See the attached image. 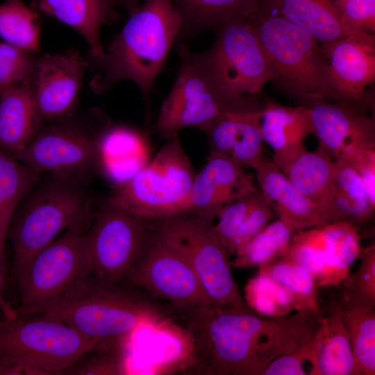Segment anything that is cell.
Instances as JSON below:
<instances>
[{
	"label": "cell",
	"mask_w": 375,
	"mask_h": 375,
	"mask_svg": "<svg viewBox=\"0 0 375 375\" xmlns=\"http://www.w3.org/2000/svg\"><path fill=\"white\" fill-rule=\"evenodd\" d=\"M317 314L266 317L214 304L185 312L190 364L201 374L263 375L312 333Z\"/></svg>",
	"instance_id": "cell-1"
},
{
	"label": "cell",
	"mask_w": 375,
	"mask_h": 375,
	"mask_svg": "<svg viewBox=\"0 0 375 375\" xmlns=\"http://www.w3.org/2000/svg\"><path fill=\"white\" fill-rule=\"evenodd\" d=\"M181 27L182 17L173 0H145L131 12L102 58L94 62L92 90L101 93L131 80L148 103Z\"/></svg>",
	"instance_id": "cell-2"
},
{
	"label": "cell",
	"mask_w": 375,
	"mask_h": 375,
	"mask_svg": "<svg viewBox=\"0 0 375 375\" xmlns=\"http://www.w3.org/2000/svg\"><path fill=\"white\" fill-rule=\"evenodd\" d=\"M136 289L87 274L40 315L60 320L97 344L128 339L141 326H161L169 318L166 308Z\"/></svg>",
	"instance_id": "cell-3"
},
{
	"label": "cell",
	"mask_w": 375,
	"mask_h": 375,
	"mask_svg": "<svg viewBox=\"0 0 375 375\" xmlns=\"http://www.w3.org/2000/svg\"><path fill=\"white\" fill-rule=\"evenodd\" d=\"M267 55L273 85L303 106L317 100L342 102L321 44L272 7L249 22Z\"/></svg>",
	"instance_id": "cell-4"
},
{
	"label": "cell",
	"mask_w": 375,
	"mask_h": 375,
	"mask_svg": "<svg viewBox=\"0 0 375 375\" xmlns=\"http://www.w3.org/2000/svg\"><path fill=\"white\" fill-rule=\"evenodd\" d=\"M56 176L37 189L34 186L13 215L8 238L12 246L15 276L67 228L92 222L95 211L84 189L72 177Z\"/></svg>",
	"instance_id": "cell-5"
},
{
	"label": "cell",
	"mask_w": 375,
	"mask_h": 375,
	"mask_svg": "<svg viewBox=\"0 0 375 375\" xmlns=\"http://www.w3.org/2000/svg\"><path fill=\"white\" fill-rule=\"evenodd\" d=\"M97 345L54 317L19 315L0 319V363L27 375H60Z\"/></svg>",
	"instance_id": "cell-6"
},
{
	"label": "cell",
	"mask_w": 375,
	"mask_h": 375,
	"mask_svg": "<svg viewBox=\"0 0 375 375\" xmlns=\"http://www.w3.org/2000/svg\"><path fill=\"white\" fill-rule=\"evenodd\" d=\"M166 140L148 164L105 202L147 220L182 212L196 174L178 134Z\"/></svg>",
	"instance_id": "cell-7"
},
{
	"label": "cell",
	"mask_w": 375,
	"mask_h": 375,
	"mask_svg": "<svg viewBox=\"0 0 375 375\" xmlns=\"http://www.w3.org/2000/svg\"><path fill=\"white\" fill-rule=\"evenodd\" d=\"M178 54L176 78L161 105L155 125L156 132L165 139L185 127L204 131L221 113L245 97L234 99L228 95L208 49L194 53L181 44Z\"/></svg>",
	"instance_id": "cell-8"
},
{
	"label": "cell",
	"mask_w": 375,
	"mask_h": 375,
	"mask_svg": "<svg viewBox=\"0 0 375 375\" xmlns=\"http://www.w3.org/2000/svg\"><path fill=\"white\" fill-rule=\"evenodd\" d=\"M148 221L185 256L212 304L254 312L233 278L229 258L214 230L215 218L183 212Z\"/></svg>",
	"instance_id": "cell-9"
},
{
	"label": "cell",
	"mask_w": 375,
	"mask_h": 375,
	"mask_svg": "<svg viewBox=\"0 0 375 375\" xmlns=\"http://www.w3.org/2000/svg\"><path fill=\"white\" fill-rule=\"evenodd\" d=\"M90 224L67 228L16 276L22 315H40L79 278L90 274L83 234Z\"/></svg>",
	"instance_id": "cell-10"
},
{
	"label": "cell",
	"mask_w": 375,
	"mask_h": 375,
	"mask_svg": "<svg viewBox=\"0 0 375 375\" xmlns=\"http://www.w3.org/2000/svg\"><path fill=\"white\" fill-rule=\"evenodd\" d=\"M149 226L143 248L125 283L154 299L167 301L183 313L212 304L183 253L149 222Z\"/></svg>",
	"instance_id": "cell-11"
},
{
	"label": "cell",
	"mask_w": 375,
	"mask_h": 375,
	"mask_svg": "<svg viewBox=\"0 0 375 375\" xmlns=\"http://www.w3.org/2000/svg\"><path fill=\"white\" fill-rule=\"evenodd\" d=\"M149 228L148 220L103 201L83 234L89 273L106 283H125Z\"/></svg>",
	"instance_id": "cell-12"
},
{
	"label": "cell",
	"mask_w": 375,
	"mask_h": 375,
	"mask_svg": "<svg viewBox=\"0 0 375 375\" xmlns=\"http://www.w3.org/2000/svg\"><path fill=\"white\" fill-rule=\"evenodd\" d=\"M208 49L214 68L228 95L234 99L258 94L269 81L267 55L255 26L245 19L225 22L216 30Z\"/></svg>",
	"instance_id": "cell-13"
},
{
	"label": "cell",
	"mask_w": 375,
	"mask_h": 375,
	"mask_svg": "<svg viewBox=\"0 0 375 375\" xmlns=\"http://www.w3.org/2000/svg\"><path fill=\"white\" fill-rule=\"evenodd\" d=\"M360 229L335 222L297 231L285 257L307 268L319 288L338 287L358 259Z\"/></svg>",
	"instance_id": "cell-14"
},
{
	"label": "cell",
	"mask_w": 375,
	"mask_h": 375,
	"mask_svg": "<svg viewBox=\"0 0 375 375\" xmlns=\"http://www.w3.org/2000/svg\"><path fill=\"white\" fill-rule=\"evenodd\" d=\"M99 134L73 122L42 127L16 158L39 173L79 176L97 165Z\"/></svg>",
	"instance_id": "cell-15"
},
{
	"label": "cell",
	"mask_w": 375,
	"mask_h": 375,
	"mask_svg": "<svg viewBox=\"0 0 375 375\" xmlns=\"http://www.w3.org/2000/svg\"><path fill=\"white\" fill-rule=\"evenodd\" d=\"M302 106L308 112L312 134L334 160L349 162L375 149L372 106L317 100Z\"/></svg>",
	"instance_id": "cell-16"
},
{
	"label": "cell",
	"mask_w": 375,
	"mask_h": 375,
	"mask_svg": "<svg viewBox=\"0 0 375 375\" xmlns=\"http://www.w3.org/2000/svg\"><path fill=\"white\" fill-rule=\"evenodd\" d=\"M89 63L74 49L38 58L33 89L43 120H62L69 115Z\"/></svg>",
	"instance_id": "cell-17"
},
{
	"label": "cell",
	"mask_w": 375,
	"mask_h": 375,
	"mask_svg": "<svg viewBox=\"0 0 375 375\" xmlns=\"http://www.w3.org/2000/svg\"><path fill=\"white\" fill-rule=\"evenodd\" d=\"M342 102L372 106L367 88L375 80V36L365 31L321 44Z\"/></svg>",
	"instance_id": "cell-18"
},
{
	"label": "cell",
	"mask_w": 375,
	"mask_h": 375,
	"mask_svg": "<svg viewBox=\"0 0 375 375\" xmlns=\"http://www.w3.org/2000/svg\"><path fill=\"white\" fill-rule=\"evenodd\" d=\"M258 189L244 167L228 158L209 155L196 174L181 213L188 212L216 219L227 204Z\"/></svg>",
	"instance_id": "cell-19"
},
{
	"label": "cell",
	"mask_w": 375,
	"mask_h": 375,
	"mask_svg": "<svg viewBox=\"0 0 375 375\" xmlns=\"http://www.w3.org/2000/svg\"><path fill=\"white\" fill-rule=\"evenodd\" d=\"M246 97L221 113L203 131L208 135L210 154L230 158L241 166L254 169L264 157L258 110Z\"/></svg>",
	"instance_id": "cell-20"
},
{
	"label": "cell",
	"mask_w": 375,
	"mask_h": 375,
	"mask_svg": "<svg viewBox=\"0 0 375 375\" xmlns=\"http://www.w3.org/2000/svg\"><path fill=\"white\" fill-rule=\"evenodd\" d=\"M337 295L331 296L317 315L308 361L309 375H358Z\"/></svg>",
	"instance_id": "cell-21"
},
{
	"label": "cell",
	"mask_w": 375,
	"mask_h": 375,
	"mask_svg": "<svg viewBox=\"0 0 375 375\" xmlns=\"http://www.w3.org/2000/svg\"><path fill=\"white\" fill-rule=\"evenodd\" d=\"M253 169L258 188L269 201L276 217L295 232L328 222L272 160L264 156Z\"/></svg>",
	"instance_id": "cell-22"
},
{
	"label": "cell",
	"mask_w": 375,
	"mask_h": 375,
	"mask_svg": "<svg viewBox=\"0 0 375 375\" xmlns=\"http://www.w3.org/2000/svg\"><path fill=\"white\" fill-rule=\"evenodd\" d=\"M97 165L106 176L121 185L151 160L147 135L133 128L106 125L98 139Z\"/></svg>",
	"instance_id": "cell-23"
},
{
	"label": "cell",
	"mask_w": 375,
	"mask_h": 375,
	"mask_svg": "<svg viewBox=\"0 0 375 375\" xmlns=\"http://www.w3.org/2000/svg\"><path fill=\"white\" fill-rule=\"evenodd\" d=\"M258 124L264 143L273 151L272 160L281 167L306 149L305 141L312 128L306 108L267 102L258 110Z\"/></svg>",
	"instance_id": "cell-24"
},
{
	"label": "cell",
	"mask_w": 375,
	"mask_h": 375,
	"mask_svg": "<svg viewBox=\"0 0 375 375\" xmlns=\"http://www.w3.org/2000/svg\"><path fill=\"white\" fill-rule=\"evenodd\" d=\"M33 81L0 91V149L16 158L42 128Z\"/></svg>",
	"instance_id": "cell-25"
},
{
	"label": "cell",
	"mask_w": 375,
	"mask_h": 375,
	"mask_svg": "<svg viewBox=\"0 0 375 375\" xmlns=\"http://www.w3.org/2000/svg\"><path fill=\"white\" fill-rule=\"evenodd\" d=\"M274 217L269 201L258 189L225 206L215 219L214 230L230 258L235 256Z\"/></svg>",
	"instance_id": "cell-26"
},
{
	"label": "cell",
	"mask_w": 375,
	"mask_h": 375,
	"mask_svg": "<svg viewBox=\"0 0 375 375\" xmlns=\"http://www.w3.org/2000/svg\"><path fill=\"white\" fill-rule=\"evenodd\" d=\"M117 4V0H37L33 7L81 35L96 62L102 58L104 51L100 40L101 27L114 19V8Z\"/></svg>",
	"instance_id": "cell-27"
},
{
	"label": "cell",
	"mask_w": 375,
	"mask_h": 375,
	"mask_svg": "<svg viewBox=\"0 0 375 375\" xmlns=\"http://www.w3.org/2000/svg\"><path fill=\"white\" fill-rule=\"evenodd\" d=\"M334 160L320 144L301 151L279 167L294 187L315 206L326 221L331 215V184Z\"/></svg>",
	"instance_id": "cell-28"
},
{
	"label": "cell",
	"mask_w": 375,
	"mask_h": 375,
	"mask_svg": "<svg viewBox=\"0 0 375 375\" xmlns=\"http://www.w3.org/2000/svg\"><path fill=\"white\" fill-rule=\"evenodd\" d=\"M331 201L329 222H345L361 228L372 221L375 202L355 168L343 159L334 160Z\"/></svg>",
	"instance_id": "cell-29"
},
{
	"label": "cell",
	"mask_w": 375,
	"mask_h": 375,
	"mask_svg": "<svg viewBox=\"0 0 375 375\" xmlns=\"http://www.w3.org/2000/svg\"><path fill=\"white\" fill-rule=\"evenodd\" d=\"M182 17L179 36L215 31L222 24L249 20L269 0H173Z\"/></svg>",
	"instance_id": "cell-30"
},
{
	"label": "cell",
	"mask_w": 375,
	"mask_h": 375,
	"mask_svg": "<svg viewBox=\"0 0 375 375\" xmlns=\"http://www.w3.org/2000/svg\"><path fill=\"white\" fill-rule=\"evenodd\" d=\"M281 17L301 28L320 44L346 36L334 0H270Z\"/></svg>",
	"instance_id": "cell-31"
},
{
	"label": "cell",
	"mask_w": 375,
	"mask_h": 375,
	"mask_svg": "<svg viewBox=\"0 0 375 375\" xmlns=\"http://www.w3.org/2000/svg\"><path fill=\"white\" fill-rule=\"evenodd\" d=\"M40 174L0 149V256L4 262L6 242L13 215L36 185Z\"/></svg>",
	"instance_id": "cell-32"
},
{
	"label": "cell",
	"mask_w": 375,
	"mask_h": 375,
	"mask_svg": "<svg viewBox=\"0 0 375 375\" xmlns=\"http://www.w3.org/2000/svg\"><path fill=\"white\" fill-rule=\"evenodd\" d=\"M258 267L290 292L296 312H319V288L313 274L307 268L285 256Z\"/></svg>",
	"instance_id": "cell-33"
},
{
	"label": "cell",
	"mask_w": 375,
	"mask_h": 375,
	"mask_svg": "<svg viewBox=\"0 0 375 375\" xmlns=\"http://www.w3.org/2000/svg\"><path fill=\"white\" fill-rule=\"evenodd\" d=\"M296 232L279 219L269 222L235 256V268L260 267L284 257Z\"/></svg>",
	"instance_id": "cell-34"
},
{
	"label": "cell",
	"mask_w": 375,
	"mask_h": 375,
	"mask_svg": "<svg viewBox=\"0 0 375 375\" xmlns=\"http://www.w3.org/2000/svg\"><path fill=\"white\" fill-rule=\"evenodd\" d=\"M41 25L35 8L21 0L0 4V36L5 42L26 51H40Z\"/></svg>",
	"instance_id": "cell-35"
},
{
	"label": "cell",
	"mask_w": 375,
	"mask_h": 375,
	"mask_svg": "<svg viewBox=\"0 0 375 375\" xmlns=\"http://www.w3.org/2000/svg\"><path fill=\"white\" fill-rule=\"evenodd\" d=\"M342 320L358 375H374L375 309L342 305Z\"/></svg>",
	"instance_id": "cell-36"
},
{
	"label": "cell",
	"mask_w": 375,
	"mask_h": 375,
	"mask_svg": "<svg viewBox=\"0 0 375 375\" xmlns=\"http://www.w3.org/2000/svg\"><path fill=\"white\" fill-rule=\"evenodd\" d=\"M244 299L252 311L262 317H285L295 310L290 292L260 269L248 281Z\"/></svg>",
	"instance_id": "cell-37"
},
{
	"label": "cell",
	"mask_w": 375,
	"mask_h": 375,
	"mask_svg": "<svg viewBox=\"0 0 375 375\" xmlns=\"http://www.w3.org/2000/svg\"><path fill=\"white\" fill-rule=\"evenodd\" d=\"M357 270L349 273L338 295L342 306L375 308V244L362 247Z\"/></svg>",
	"instance_id": "cell-38"
},
{
	"label": "cell",
	"mask_w": 375,
	"mask_h": 375,
	"mask_svg": "<svg viewBox=\"0 0 375 375\" xmlns=\"http://www.w3.org/2000/svg\"><path fill=\"white\" fill-rule=\"evenodd\" d=\"M128 339L103 342L83 353L63 374H123L127 372Z\"/></svg>",
	"instance_id": "cell-39"
},
{
	"label": "cell",
	"mask_w": 375,
	"mask_h": 375,
	"mask_svg": "<svg viewBox=\"0 0 375 375\" xmlns=\"http://www.w3.org/2000/svg\"><path fill=\"white\" fill-rule=\"evenodd\" d=\"M38 58L31 53L0 42V88L33 81Z\"/></svg>",
	"instance_id": "cell-40"
},
{
	"label": "cell",
	"mask_w": 375,
	"mask_h": 375,
	"mask_svg": "<svg viewBox=\"0 0 375 375\" xmlns=\"http://www.w3.org/2000/svg\"><path fill=\"white\" fill-rule=\"evenodd\" d=\"M345 35L375 31V0H334Z\"/></svg>",
	"instance_id": "cell-41"
},
{
	"label": "cell",
	"mask_w": 375,
	"mask_h": 375,
	"mask_svg": "<svg viewBox=\"0 0 375 375\" xmlns=\"http://www.w3.org/2000/svg\"><path fill=\"white\" fill-rule=\"evenodd\" d=\"M315 331L291 351L272 360L265 369L263 375L308 374L303 368V363L308 361L311 340Z\"/></svg>",
	"instance_id": "cell-42"
},
{
	"label": "cell",
	"mask_w": 375,
	"mask_h": 375,
	"mask_svg": "<svg viewBox=\"0 0 375 375\" xmlns=\"http://www.w3.org/2000/svg\"><path fill=\"white\" fill-rule=\"evenodd\" d=\"M349 163L359 174L371 199L375 202V149L358 156Z\"/></svg>",
	"instance_id": "cell-43"
},
{
	"label": "cell",
	"mask_w": 375,
	"mask_h": 375,
	"mask_svg": "<svg viewBox=\"0 0 375 375\" xmlns=\"http://www.w3.org/2000/svg\"><path fill=\"white\" fill-rule=\"evenodd\" d=\"M4 273H5V262L2 260L0 256V310L3 315V317H12L18 314L12 309L9 304L5 301L3 296V285H4Z\"/></svg>",
	"instance_id": "cell-44"
},
{
	"label": "cell",
	"mask_w": 375,
	"mask_h": 375,
	"mask_svg": "<svg viewBox=\"0 0 375 375\" xmlns=\"http://www.w3.org/2000/svg\"><path fill=\"white\" fill-rule=\"evenodd\" d=\"M118 4H122L131 12L138 6V0H117Z\"/></svg>",
	"instance_id": "cell-45"
},
{
	"label": "cell",
	"mask_w": 375,
	"mask_h": 375,
	"mask_svg": "<svg viewBox=\"0 0 375 375\" xmlns=\"http://www.w3.org/2000/svg\"><path fill=\"white\" fill-rule=\"evenodd\" d=\"M0 91H1V88H0Z\"/></svg>",
	"instance_id": "cell-46"
}]
</instances>
